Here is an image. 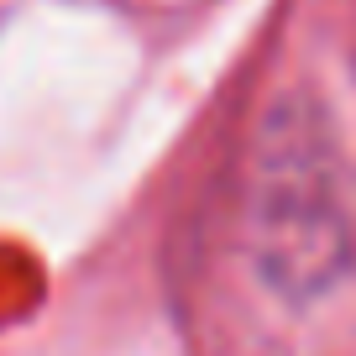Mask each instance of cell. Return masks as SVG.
<instances>
[{
  "label": "cell",
  "instance_id": "obj_1",
  "mask_svg": "<svg viewBox=\"0 0 356 356\" xmlns=\"http://www.w3.org/2000/svg\"><path fill=\"white\" fill-rule=\"evenodd\" d=\"M320 147H299V136L278 147V168L267 178L262 200V267L278 289H304V283H330V273L346 262V231L335 200L320 189H330Z\"/></svg>",
  "mask_w": 356,
  "mask_h": 356
}]
</instances>
